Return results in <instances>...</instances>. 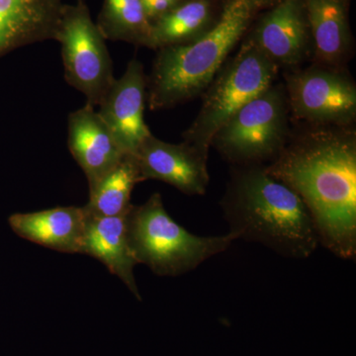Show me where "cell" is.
Wrapping results in <instances>:
<instances>
[{
    "label": "cell",
    "mask_w": 356,
    "mask_h": 356,
    "mask_svg": "<svg viewBox=\"0 0 356 356\" xmlns=\"http://www.w3.org/2000/svg\"><path fill=\"white\" fill-rule=\"evenodd\" d=\"M298 194L318 243L337 257L356 255V139L346 128L316 127L286 143L266 166Z\"/></svg>",
    "instance_id": "6da1fadb"
},
{
    "label": "cell",
    "mask_w": 356,
    "mask_h": 356,
    "mask_svg": "<svg viewBox=\"0 0 356 356\" xmlns=\"http://www.w3.org/2000/svg\"><path fill=\"white\" fill-rule=\"evenodd\" d=\"M221 207L236 240L261 243L294 259H309L320 245L305 204L266 166H236Z\"/></svg>",
    "instance_id": "7a4b0ae2"
},
{
    "label": "cell",
    "mask_w": 356,
    "mask_h": 356,
    "mask_svg": "<svg viewBox=\"0 0 356 356\" xmlns=\"http://www.w3.org/2000/svg\"><path fill=\"white\" fill-rule=\"evenodd\" d=\"M276 0H225L212 27L189 44L159 49L147 77L149 109L172 108L207 89L257 15Z\"/></svg>",
    "instance_id": "3957f363"
},
{
    "label": "cell",
    "mask_w": 356,
    "mask_h": 356,
    "mask_svg": "<svg viewBox=\"0 0 356 356\" xmlns=\"http://www.w3.org/2000/svg\"><path fill=\"white\" fill-rule=\"evenodd\" d=\"M129 245L137 264L163 277H177L195 270L204 261L226 252L236 236H200L189 233L166 212L161 194L146 203L131 206L127 213Z\"/></svg>",
    "instance_id": "277c9868"
},
{
    "label": "cell",
    "mask_w": 356,
    "mask_h": 356,
    "mask_svg": "<svg viewBox=\"0 0 356 356\" xmlns=\"http://www.w3.org/2000/svg\"><path fill=\"white\" fill-rule=\"evenodd\" d=\"M280 67L273 64L250 36L225 63L204 91L203 104L184 142L209 154L213 138L248 102L273 86Z\"/></svg>",
    "instance_id": "5b68a950"
},
{
    "label": "cell",
    "mask_w": 356,
    "mask_h": 356,
    "mask_svg": "<svg viewBox=\"0 0 356 356\" xmlns=\"http://www.w3.org/2000/svg\"><path fill=\"white\" fill-rule=\"evenodd\" d=\"M287 110L285 88L273 83L218 131L211 147L236 166L271 163L289 140Z\"/></svg>",
    "instance_id": "8992f818"
},
{
    "label": "cell",
    "mask_w": 356,
    "mask_h": 356,
    "mask_svg": "<svg viewBox=\"0 0 356 356\" xmlns=\"http://www.w3.org/2000/svg\"><path fill=\"white\" fill-rule=\"evenodd\" d=\"M54 40L60 44L65 81L97 107L114 83L113 65L83 0L64 4Z\"/></svg>",
    "instance_id": "52a82bcc"
},
{
    "label": "cell",
    "mask_w": 356,
    "mask_h": 356,
    "mask_svg": "<svg viewBox=\"0 0 356 356\" xmlns=\"http://www.w3.org/2000/svg\"><path fill=\"white\" fill-rule=\"evenodd\" d=\"M288 108L315 127L346 128L356 116L355 84L337 69L317 67L286 76Z\"/></svg>",
    "instance_id": "ba28073f"
},
{
    "label": "cell",
    "mask_w": 356,
    "mask_h": 356,
    "mask_svg": "<svg viewBox=\"0 0 356 356\" xmlns=\"http://www.w3.org/2000/svg\"><path fill=\"white\" fill-rule=\"evenodd\" d=\"M132 154L142 181L161 180L187 195H204L207 191L208 154L189 143L170 144L152 135Z\"/></svg>",
    "instance_id": "9c48e42d"
},
{
    "label": "cell",
    "mask_w": 356,
    "mask_h": 356,
    "mask_svg": "<svg viewBox=\"0 0 356 356\" xmlns=\"http://www.w3.org/2000/svg\"><path fill=\"white\" fill-rule=\"evenodd\" d=\"M147 77L139 60H130L123 76L115 79L97 110L126 154H134L153 135L145 122Z\"/></svg>",
    "instance_id": "30bf717a"
},
{
    "label": "cell",
    "mask_w": 356,
    "mask_h": 356,
    "mask_svg": "<svg viewBox=\"0 0 356 356\" xmlns=\"http://www.w3.org/2000/svg\"><path fill=\"white\" fill-rule=\"evenodd\" d=\"M248 36L273 64L294 67L313 51L304 0H276Z\"/></svg>",
    "instance_id": "8fae6325"
},
{
    "label": "cell",
    "mask_w": 356,
    "mask_h": 356,
    "mask_svg": "<svg viewBox=\"0 0 356 356\" xmlns=\"http://www.w3.org/2000/svg\"><path fill=\"white\" fill-rule=\"evenodd\" d=\"M67 133L70 154L88 178L89 189L107 175L126 154L100 118L97 110L88 103L70 113Z\"/></svg>",
    "instance_id": "7c38bea8"
},
{
    "label": "cell",
    "mask_w": 356,
    "mask_h": 356,
    "mask_svg": "<svg viewBox=\"0 0 356 356\" xmlns=\"http://www.w3.org/2000/svg\"><path fill=\"white\" fill-rule=\"evenodd\" d=\"M8 224L16 235L42 247L65 254H81L86 232L83 207L53 209L11 215Z\"/></svg>",
    "instance_id": "4fadbf2b"
},
{
    "label": "cell",
    "mask_w": 356,
    "mask_h": 356,
    "mask_svg": "<svg viewBox=\"0 0 356 356\" xmlns=\"http://www.w3.org/2000/svg\"><path fill=\"white\" fill-rule=\"evenodd\" d=\"M63 0H0V56L55 38Z\"/></svg>",
    "instance_id": "5bb4252c"
},
{
    "label": "cell",
    "mask_w": 356,
    "mask_h": 356,
    "mask_svg": "<svg viewBox=\"0 0 356 356\" xmlns=\"http://www.w3.org/2000/svg\"><path fill=\"white\" fill-rule=\"evenodd\" d=\"M81 254L89 255L102 262L110 273L127 286L136 298L139 301L142 300L134 274V268L138 264L129 245L127 214L100 217L86 213Z\"/></svg>",
    "instance_id": "9a60e30c"
},
{
    "label": "cell",
    "mask_w": 356,
    "mask_h": 356,
    "mask_svg": "<svg viewBox=\"0 0 356 356\" xmlns=\"http://www.w3.org/2000/svg\"><path fill=\"white\" fill-rule=\"evenodd\" d=\"M318 65L339 69L350 55V0H304Z\"/></svg>",
    "instance_id": "2e32d148"
},
{
    "label": "cell",
    "mask_w": 356,
    "mask_h": 356,
    "mask_svg": "<svg viewBox=\"0 0 356 356\" xmlns=\"http://www.w3.org/2000/svg\"><path fill=\"white\" fill-rule=\"evenodd\" d=\"M218 15L214 0H184L152 23L147 48L158 51L165 47L192 43L212 27Z\"/></svg>",
    "instance_id": "e0dca14e"
},
{
    "label": "cell",
    "mask_w": 356,
    "mask_h": 356,
    "mask_svg": "<svg viewBox=\"0 0 356 356\" xmlns=\"http://www.w3.org/2000/svg\"><path fill=\"white\" fill-rule=\"evenodd\" d=\"M142 181L137 161L132 154H125L107 175L89 189V200L83 206L89 215L100 217L122 216L130 210L131 195L136 184Z\"/></svg>",
    "instance_id": "ac0fdd59"
},
{
    "label": "cell",
    "mask_w": 356,
    "mask_h": 356,
    "mask_svg": "<svg viewBox=\"0 0 356 356\" xmlns=\"http://www.w3.org/2000/svg\"><path fill=\"white\" fill-rule=\"evenodd\" d=\"M96 25L105 40L144 47L152 28L140 0H104Z\"/></svg>",
    "instance_id": "d6986e66"
},
{
    "label": "cell",
    "mask_w": 356,
    "mask_h": 356,
    "mask_svg": "<svg viewBox=\"0 0 356 356\" xmlns=\"http://www.w3.org/2000/svg\"><path fill=\"white\" fill-rule=\"evenodd\" d=\"M140 1L144 6L147 19L152 24L154 21L172 10L184 0H140Z\"/></svg>",
    "instance_id": "ffe728a7"
}]
</instances>
